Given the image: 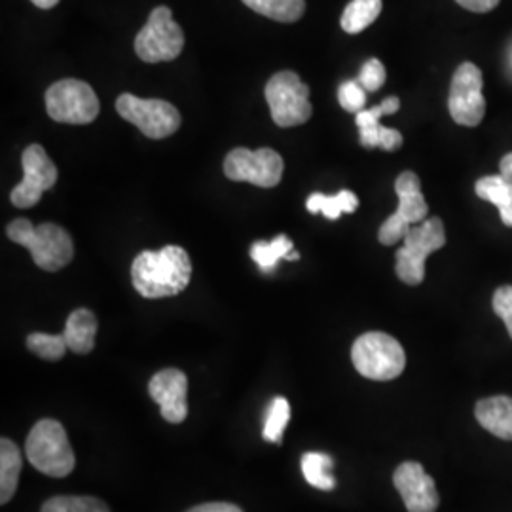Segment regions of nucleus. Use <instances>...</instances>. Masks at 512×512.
I'll list each match as a JSON object with an SVG mask.
<instances>
[{
  "label": "nucleus",
  "instance_id": "f257e3e1",
  "mask_svg": "<svg viewBox=\"0 0 512 512\" xmlns=\"http://www.w3.org/2000/svg\"><path fill=\"white\" fill-rule=\"evenodd\" d=\"M190 277V256L179 245H167L160 251H143L131 266L133 287L148 300L183 293L190 283Z\"/></svg>",
  "mask_w": 512,
  "mask_h": 512
},
{
  "label": "nucleus",
  "instance_id": "f03ea898",
  "mask_svg": "<svg viewBox=\"0 0 512 512\" xmlns=\"http://www.w3.org/2000/svg\"><path fill=\"white\" fill-rule=\"evenodd\" d=\"M8 238L31 251L40 270L59 272L74 256L73 238L69 232L52 222L33 226L27 219H16L6 228Z\"/></svg>",
  "mask_w": 512,
  "mask_h": 512
},
{
  "label": "nucleus",
  "instance_id": "7ed1b4c3",
  "mask_svg": "<svg viewBox=\"0 0 512 512\" xmlns=\"http://www.w3.org/2000/svg\"><path fill=\"white\" fill-rule=\"evenodd\" d=\"M25 454L42 475L65 478L74 469V454L65 427L55 420H40L31 429Z\"/></svg>",
  "mask_w": 512,
  "mask_h": 512
},
{
  "label": "nucleus",
  "instance_id": "20e7f679",
  "mask_svg": "<svg viewBox=\"0 0 512 512\" xmlns=\"http://www.w3.org/2000/svg\"><path fill=\"white\" fill-rule=\"evenodd\" d=\"M351 361L361 376L374 382L399 378L406 366L403 346L385 332H366L351 348Z\"/></svg>",
  "mask_w": 512,
  "mask_h": 512
},
{
  "label": "nucleus",
  "instance_id": "39448f33",
  "mask_svg": "<svg viewBox=\"0 0 512 512\" xmlns=\"http://www.w3.org/2000/svg\"><path fill=\"white\" fill-rule=\"evenodd\" d=\"M397 251V275L406 285H421L425 279V260L446 245V230L439 217L412 226Z\"/></svg>",
  "mask_w": 512,
  "mask_h": 512
},
{
  "label": "nucleus",
  "instance_id": "423d86ee",
  "mask_svg": "<svg viewBox=\"0 0 512 512\" xmlns=\"http://www.w3.org/2000/svg\"><path fill=\"white\" fill-rule=\"evenodd\" d=\"M264 95L279 128L302 126L310 120V88L293 71L274 74L264 88Z\"/></svg>",
  "mask_w": 512,
  "mask_h": 512
},
{
  "label": "nucleus",
  "instance_id": "0eeeda50",
  "mask_svg": "<svg viewBox=\"0 0 512 512\" xmlns=\"http://www.w3.org/2000/svg\"><path fill=\"white\" fill-rule=\"evenodd\" d=\"M46 110L54 122L84 126L99 116V99L90 84L65 78L48 88Z\"/></svg>",
  "mask_w": 512,
  "mask_h": 512
},
{
  "label": "nucleus",
  "instance_id": "6e6552de",
  "mask_svg": "<svg viewBox=\"0 0 512 512\" xmlns=\"http://www.w3.org/2000/svg\"><path fill=\"white\" fill-rule=\"evenodd\" d=\"M183 48V29L175 23L171 10L167 6L154 8L135 38V54L145 63H164L177 59Z\"/></svg>",
  "mask_w": 512,
  "mask_h": 512
},
{
  "label": "nucleus",
  "instance_id": "1a4fd4ad",
  "mask_svg": "<svg viewBox=\"0 0 512 512\" xmlns=\"http://www.w3.org/2000/svg\"><path fill=\"white\" fill-rule=\"evenodd\" d=\"M116 110L148 139H165L181 128V112L164 99H141L122 93L116 99Z\"/></svg>",
  "mask_w": 512,
  "mask_h": 512
},
{
  "label": "nucleus",
  "instance_id": "9d476101",
  "mask_svg": "<svg viewBox=\"0 0 512 512\" xmlns=\"http://www.w3.org/2000/svg\"><path fill=\"white\" fill-rule=\"evenodd\" d=\"M395 192L399 196V207L385 220L378 232V239L382 245H395L403 241L412 224H421L429 215V205L423 198L420 179L416 173H401L395 181Z\"/></svg>",
  "mask_w": 512,
  "mask_h": 512
},
{
  "label": "nucleus",
  "instance_id": "9b49d317",
  "mask_svg": "<svg viewBox=\"0 0 512 512\" xmlns=\"http://www.w3.org/2000/svg\"><path fill=\"white\" fill-rule=\"evenodd\" d=\"M283 158L272 148H234L224 160V175L236 183L274 188L283 177Z\"/></svg>",
  "mask_w": 512,
  "mask_h": 512
},
{
  "label": "nucleus",
  "instance_id": "f8f14e48",
  "mask_svg": "<svg viewBox=\"0 0 512 512\" xmlns=\"http://www.w3.org/2000/svg\"><path fill=\"white\" fill-rule=\"evenodd\" d=\"M484 78L475 63H461L452 78L448 95V110L459 126L476 128L486 114V99L482 95Z\"/></svg>",
  "mask_w": 512,
  "mask_h": 512
},
{
  "label": "nucleus",
  "instance_id": "ddd939ff",
  "mask_svg": "<svg viewBox=\"0 0 512 512\" xmlns=\"http://www.w3.org/2000/svg\"><path fill=\"white\" fill-rule=\"evenodd\" d=\"M23 181L12 190L10 200L19 209L37 205L42 194L57 183V167L40 145H31L23 150Z\"/></svg>",
  "mask_w": 512,
  "mask_h": 512
},
{
  "label": "nucleus",
  "instance_id": "4468645a",
  "mask_svg": "<svg viewBox=\"0 0 512 512\" xmlns=\"http://www.w3.org/2000/svg\"><path fill=\"white\" fill-rule=\"evenodd\" d=\"M393 484L403 497L408 512H435L439 509L435 480L425 473L420 463H401L393 475Z\"/></svg>",
  "mask_w": 512,
  "mask_h": 512
},
{
  "label": "nucleus",
  "instance_id": "2eb2a0df",
  "mask_svg": "<svg viewBox=\"0 0 512 512\" xmlns=\"http://www.w3.org/2000/svg\"><path fill=\"white\" fill-rule=\"evenodd\" d=\"M148 393L152 401L160 406V412L165 421L169 423H183L188 416V378L177 368H165L162 372L154 374Z\"/></svg>",
  "mask_w": 512,
  "mask_h": 512
},
{
  "label": "nucleus",
  "instance_id": "dca6fc26",
  "mask_svg": "<svg viewBox=\"0 0 512 512\" xmlns=\"http://www.w3.org/2000/svg\"><path fill=\"white\" fill-rule=\"evenodd\" d=\"M475 416L478 423L495 437L512 440V397L499 395L478 401Z\"/></svg>",
  "mask_w": 512,
  "mask_h": 512
},
{
  "label": "nucleus",
  "instance_id": "f3484780",
  "mask_svg": "<svg viewBox=\"0 0 512 512\" xmlns=\"http://www.w3.org/2000/svg\"><path fill=\"white\" fill-rule=\"evenodd\" d=\"M95 334H97V319L92 311L84 308L74 310L69 315L63 330L67 346L78 355H88L92 351L95 346Z\"/></svg>",
  "mask_w": 512,
  "mask_h": 512
},
{
  "label": "nucleus",
  "instance_id": "a211bd4d",
  "mask_svg": "<svg viewBox=\"0 0 512 512\" xmlns=\"http://www.w3.org/2000/svg\"><path fill=\"white\" fill-rule=\"evenodd\" d=\"M23 459L12 440H0V503L6 505L18 490Z\"/></svg>",
  "mask_w": 512,
  "mask_h": 512
},
{
  "label": "nucleus",
  "instance_id": "6ab92c4d",
  "mask_svg": "<svg viewBox=\"0 0 512 512\" xmlns=\"http://www.w3.org/2000/svg\"><path fill=\"white\" fill-rule=\"evenodd\" d=\"M382 8H384L382 0H351L342 14L340 25L348 35L363 33L366 27H370L376 19L380 18Z\"/></svg>",
  "mask_w": 512,
  "mask_h": 512
},
{
  "label": "nucleus",
  "instance_id": "aec40b11",
  "mask_svg": "<svg viewBox=\"0 0 512 512\" xmlns=\"http://www.w3.org/2000/svg\"><path fill=\"white\" fill-rule=\"evenodd\" d=\"M359 207V198L351 190H342L336 196L325 194H311L306 202V209L311 215H325L327 219L336 220L342 213H355Z\"/></svg>",
  "mask_w": 512,
  "mask_h": 512
},
{
  "label": "nucleus",
  "instance_id": "412c9836",
  "mask_svg": "<svg viewBox=\"0 0 512 512\" xmlns=\"http://www.w3.org/2000/svg\"><path fill=\"white\" fill-rule=\"evenodd\" d=\"M294 251L293 241L287 236H275L272 241H255L251 245V258L258 264L264 274H272L279 260H287Z\"/></svg>",
  "mask_w": 512,
  "mask_h": 512
},
{
  "label": "nucleus",
  "instance_id": "4be33fe9",
  "mask_svg": "<svg viewBox=\"0 0 512 512\" xmlns=\"http://www.w3.org/2000/svg\"><path fill=\"white\" fill-rule=\"evenodd\" d=\"M334 459L327 454L319 452H308L302 456V475L306 482L323 492H330L336 488V478L332 476Z\"/></svg>",
  "mask_w": 512,
  "mask_h": 512
},
{
  "label": "nucleus",
  "instance_id": "5701e85b",
  "mask_svg": "<svg viewBox=\"0 0 512 512\" xmlns=\"http://www.w3.org/2000/svg\"><path fill=\"white\" fill-rule=\"evenodd\" d=\"M243 4L256 14L281 23H294L306 12L304 0H243Z\"/></svg>",
  "mask_w": 512,
  "mask_h": 512
},
{
  "label": "nucleus",
  "instance_id": "b1692460",
  "mask_svg": "<svg viewBox=\"0 0 512 512\" xmlns=\"http://www.w3.org/2000/svg\"><path fill=\"white\" fill-rule=\"evenodd\" d=\"M40 512H110L105 501L92 495H57L48 499Z\"/></svg>",
  "mask_w": 512,
  "mask_h": 512
},
{
  "label": "nucleus",
  "instance_id": "393cba45",
  "mask_svg": "<svg viewBox=\"0 0 512 512\" xmlns=\"http://www.w3.org/2000/svg\"><path fill=\"white\" fill-rule=\"evenodd\" d=\"M289 420H291V404L285 397H275L268 406V412L264 418V440L281 444Z\"/></svg>",
  "mask_w": 512,
  "mask_h": 512
},
{
  "label": "nucleus",
  "instance_id": "a878e982",
  "mask_svg": "<svg viewBox=\"0 0 512 512\" xmlns=\"http://www.w3.org/2000/svg\"><path fill=\"white\" fill-rule=\"evenodd\" d=\"M475 190L480 200L494 203L497 209L512 203V183L503 175H492L476 181Z\"/></svg>",
  "mask_w": 512,
  "mask_h": 512
},
{
  "label": "nucleus",
  "instance_id": "bb28decb",
  "mask_svg": "<svg viewBox=\"0 0 512 512\" xmlns=\"http://www.w3.org/2000/svg\"><path fill=\"white\" fill-rule=\"evenodd\" d=\"M27 348L46 361H59L67 353V340L63 334L33 332L27 336Z\"/></svg>",
  "mask_w": 512,
  "mask_h": 512
},
{
  "label": "nucleus",
  "instance_id": "cd10ccee",
  "mask_svg": "<svg viewBox=\"0 0 512 512\" xmlns=\"http://www.w3.org/2000/svg\"><path fill=\"white\" fill-rule=\"evenodd\" d=\"M338 103L342 109L359 114L365 110L366 90L359 84V80H348L338 88Z\"/></svg>",
  "mask_w": 512,
  "mask_h": 512
},
{
  "label": "nucleus",
  "instance_id": "c85d7f7f",
  "mask_svg": "<svg viewBox=\"0 0 512 512\" xmlns=\"http://www.w3.org/2000/svg\"><path fill=\"white\" fill-rule=\"evenodd\" d=\"M385 67L380 59H368L361 74H359V84L365 88L366 92H378L385 82Z\"/></svg>",
  "mask_w": 512,
  "mask_h": 512
},
{
  "label": "nucleus",
  "instance_id": "c756f323",
  "mask_svg": "<svg viewBox=\"0 0 512 512\" xmlns=\"http://www.w3.org/2000/svg\"><path fill=\"white\" fill-rule=\"evenodd\" d=\"M492 306L495 313L503 319L507 332L512 338V285H503L495 291Z\"/></svg>",
  "mask_w": 512,
  "mask_h": 512
},
{
  "label": "nucleus",
  "instance_id": "7c9ffc66",
  "mask_svg": "<svg viewBox=\"0 0 512 512\" xmlns=\"http://www.w3.org/2000/svg\"><path fill=\"white\" fill-rule=\"evenodd\" d=\"M403 147V135L393 128H380L378 133V148H382L385 152H393Z\"/></svg>",
  "mask_w": 512,
  "mask_h": 512
},
{
  "label": "nucleus",
  "instance_id": "2f4dec72",
  "mask_svg": "<svg viewBox=\"0 0 512 512\" xmlns=\"http://www.w3.org/2000/svg\"><path fill=\"white\" fill-rule=\"evenodd\" d=\"M456 2L465 10H471L476 14H486V12H492L494 8H497V4L501 0H456Z\"/></svg>",
  "mask_w": 512,
  "mask_h": 512
},
{
  "label": "nucleus",
  "instance_id": "473e14b6",
  "mask_svg": "<svg viewBox=\"0 0 512 512\" xmlns=\"http://www.w3.org/2000/svg\"><path fill=\"white\" fill-rule=\"evenodd\" d=\"M186 512H243L239 509L238 505L232 503H203L194 509Z\"/></svg>",
  "mask_w": 512,
  "mask_h": 512
},
{
  "label": "nucleus",
  "instance_id": "72a5a7b5",
  "mask_svg": "<svg viewBox=\"0 0 512 512\" xmlns=\"http://www.w3.org/2000/svg\"><path fill=\"white\" fill-rule=\"evenodd\" d=\"M499 171H501V175H503L507 181H511L512 183V152L511 154H507V156H503V160H501V164H499Z\"/></svg>",
  "mask_w": 512,
  "mask_h": 512
},
{
  "label": "nucleus",
  "instance_id": "f704fd0d",
  "mask_svg": "<svg viewBox=\"0 0 512 512\" xmlns=\"http://www.w3.org/2000/svg\"><path fill=\"white\" fill-rule=\"evenodd\" d=\"M497 211H499V215H501L503 224L512 228V203L505 205V207H501V209H497Z\"/></svg>",
  "mask_w": 512,
  "mask_h": 512
},
{
  "label": "nucleus",
  "instance_id": "c9c22d12",
  "mask_svg": "<svg viewBox=\"0 0 512 512\" xmlns=\"http://www.w3.org/2000/svg\"><path fill=\"white\" fill-rule=\"evenodd\" d=\"M35 6L42 8V10H50L59 4V0H31Z\"/></svg>",
  "mask_w": 512,
  "mask_h": 512
},
{
  "label": "nucleus",
  "instance_id": "e433bc0d",
  "mask_svg": "<svg viewBox=\"0 0 512 512\" xmlns=\"http://www.w3.org/2000/svg\"><path fill=\"white\" fill-rule=\"evenodd\" d=\"M298 258H300V255H298L296 251H293L291 255L287 256V260H298Z\"/></svg>",
  "mask_w": 512,
  "mask_h": 512
}]
</instances>
